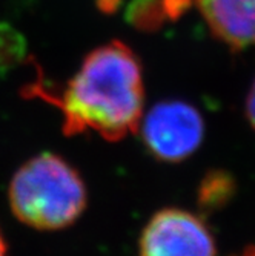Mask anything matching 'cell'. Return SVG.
Masks as SVG:
<instances>
[{"label": "cell", "instance_id": "1", "mask_svg": "<svg viewBox=\"0 0 255 256\" xmlns=\"http://www.w3.org/2000/svg\"><path fill=\"white\" fill-rule=\"evenodd\" d=\"M27 88L28 97L60 109L68 136L92 130L115 143L137 132L145 114L142 63L120 40L88 52L62 90H51L40 80Z\"/></svg>", "mask_w": 255, "mask_h": 256}, {"label": "cell", "instance_id": "2", "mask_svg": "<svg viewBox=\"0 0 255 256\" xmlns=\"http://www.w3.org/2000/svg\"><path fill=\"white\" fill-rule=\"evenodd\" d=\"M8 195L17 220L40 230L71 226L86 207V189L79 172L63 158L48 152L19 168Z\"/></svg>", "mask_w": 255, "mask_h": 256}, {"label": "cell", "instance_id": "3", "mask_svg": "<svg viewBox=\"0 0 255 256\" xmlns=\"http://www.w3.org/2000/svg\"><path fill=\"white\" fill-rule=\"evenodd\" d=\"M138 128L151 155L166 162L188 160L201 146L204 136L201 114L181 100L155 103L143 114Z\"/></svg>", "mask_w": 255, "mask_h": 256}, {"label": "cell", "instance_id": "4", "mask_svg": "<svg viewBox=\"0 0 255 256\" xmlns=\"http://www.w3.org/2000/svg\"><path fill=\"white\" fill-rule=\"evenodd\" d=\"M140 256H215L214 236L206 224L183 208L157 212L142 232Z\"/></svg>", "mask_w": 255, "mask_h": 256}, {"label": "cell", "instance_id": "5", "mask_svg": "<svg viewBox=\"0 0 255 256\" xmlns=\"http://www.w3.org/2000/svg\"><path fill=\"white\" fill-rule=\"evenodd\" d=\"M212 36L234 51L255 48V0H194Z\"/></svg>", "mask_w": 255, "mask_h": 256}, {"label": "cell", "instance_id": "6", "mask_svg": "<svg viewBox=\"0 0 255 256\" xmlns=\"http://www.w3.org/2000/svg\"><path fill=\"white\" fill-rule=\"evenodd\" d=\"M166 18L163 0H134L128 8V22L142 31L157 30Z\"/></svg>", "mask_w": 255, "mask_h": 256}, {"label": "cell", "instance_id": "7", "mask_svg": "<svg viewBox=\"0 0 255 256\" xmlns=\"http://www.w3.org/2000/svg\"><path fill=\"white\" fill-rule=\"evenodd\" d=\"M28 51L27 40L14 26L0 23V72L16 68Z\"/></svg>", "mask_w": 255, "mask_h": 256}, {"label": "cell", "instance_id": "8", "mask_svg": "<svg viewBox=\"0 0 255 256\" xmlns=\"http://www.w3.org/2000/svg\"><path fill=\"white\" fill-rule=\"evenodd\" d=\"M234 186L224 174H212L206 176L200 186V204L204 207H218L230 196Z\"/></svg>", "mask_w": 255, "mask_h": 256}, {"label": "cell", "instance_id": "9", "mask_svg": "<svg viewBox=\"0 0 255 256\" xmlns=\"http://www.w3.org/2000/svg\"><path fill=\"white\" fill-rule=\"evenodd\" d=\"M246 117L249 120V124L255 129V78L249 88V94L246 98Z\"/></svg>", "mask_w": 255, "mask_h": 256}, {"label": "cell", "instance_id": "10", "mask_svg": "<svg viewBox=\"0 0 255 256\" xmlns=\"http://www.w3.org/2000/svg\"><path fill=\"white\" fill-rule=\"evenodd\" d=\"M97 5L103 12H114L119 8L120 0H97Z\"/></svg>", "mask_w": 255, "mask_h": 256}, {"label": "cell", "instance_id": "11", "mask_svg": "<svg viewBox=\"0 0 255 256\" xmlns=\"http://www.w3.org/2000/svg\"><path fill=\"white\" fill-rule=\"evenodd\" d=\"M0 256H7V244L2 238V234H0Z\"/></svg>", "mask_w": 255, "mask_h": 256}, {"label": "cell", "instance_id": "12", "mask_svg": "<svg viewBox=\"0 0 255 256\" xmlns=\"http://www.w3.org/2000/svg\"><path fill=\"white\" fill-rule=\"evenodd\" d=\"M240 256H255V248H247L243 254H240Z\"/></svg>", "mask_w": 255, "mask_h": 256}]
</instances>
